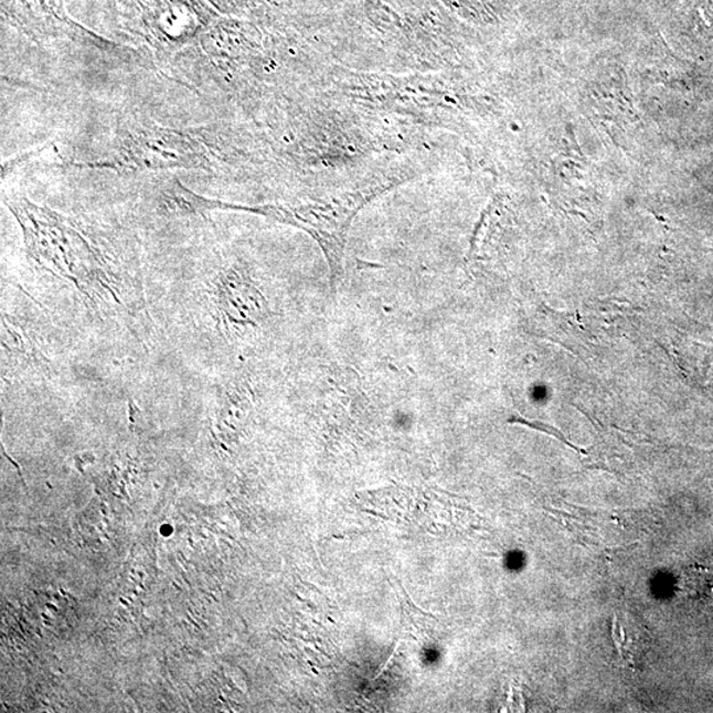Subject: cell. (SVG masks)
<instances>
[{"label": "cell", "instance_id": "7", "mask_svg": "<svg viewBox=\"0 0 713 713\" xmlns=\"http://www.w3.org/2000/svg\"><path fill=\"white\" fill-rule=\"evenodd\" d=\"M402 590H403V595H405L406 597V603L408 604V607L412 608L414 611H416V614L434 617L433 615L426 614V611H423L421 608L416 607V605L412 602V598H409V596L407 595V592L405 590V588H402Z\"/></svg>", "mask_w": 713, "mask_h": 713}, {"label": "cell", "instance_id": "5", "mask_svg": "<svg viewBox=\"0 0 713 713\" xmlns=\"http://www.w3.org/2000/svg\"><path fill=\"white\" fill-rule=\"evenodd\" d=\"M2 351L4 368H18L19 372H45L50 366L29 329L9 313L2 316Z\"/></svg>", "mask_w": 713, "mask_h": 713}, {"label": "cell", "instance_id": "1", "mask_svg": "<svg viewBox=\"0 0 713 713\" xmlns=\"http://www.w3.org/2000/svg\"><path fill=\"white\" fill-rule=\"evenodd\" d=\"M6 204L22 228L26 255L40 268L72 285L94 308L145 311L140 280L107 257L76 222L22 196Z\"/></svg>", "mask_w": 713, "mask_h": 713}, {"label": "cell", "instance_id": "2", "mask_svg": "<svg viewBox=\"0 0 713 713\" xmlns=\"http://www.w3.org/2000/svg\"><path fill=\"white\" fill-rule=\"evenodd\" d=\"M400 177L374 179L353 190L331 196L298 201V203H270L260 205L226 204V211L262 215L287 226L299 228L321 248L329 268L332 292H338L345 275V252L349 232L356 214L370 201L401 183Z\"/></svg>", "mask_w": 713, "mask_h": 713}, {"label": "cell", "instance_id": "3", "mask_svg": "<svg viewBox=\"0 0 713 713\" xmlns=\"http://www.w3.org/2000/svg\"><path fill=\"white\" fill-rule=\"evenodd\" d=\"M207 163L206 148L184 131L132 123L119 132L114 158L99 167L131 171L199 168Z\"/></svg>", "mask_w": 713, "mask_h": 713}, {"label": "cell", "instance_id": "4", "mask_svg": "<svg viewBox=\"0 0 713 713\" xmlns=\"http://www.w3.org/2000/svg\"><path fill=\"white\" fill-rule=\"evenodd\" d=\"M211 292L215 324L226 331L255 324L264 313V299L237 268L222 272L212 281Z\"/></svg>", "mask_w": 713, "mask_h": 713}, {"label": "cell", "instance_id": "6", "mask_svg": "<svg viewBox=\"0 0 713 713\" xmlns=\"http://www.w3.org/2000/svg\"><path fill=\"white\" fill-rule=\"evenodd\" d=\"M224 201L207 199L194 193L178 179L168 180L158 194V210L167 217H190L222 211Z\"/></svg>", "mask_w": 713, "mask_h": 713}]
</instances>
